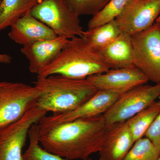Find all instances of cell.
<instances>
[{
	"label": "cell",
	"mask_w": 160,
	"mask_h": 160,
	"mask_svg": "<svg viewBox=\"0 0 160 160\" xmlns=\"http://www.w3.org/2000/svg\"><path fill=\"white\" fill-rule=\"evenodd\" d=\"M134 66L149 81L160 83V22L131 36Z\"/></svg>",
	"instance_id": "cell-6"
},
{
	"label": "cell",
	"mask_w": 160,
	"mask_h": 160,
	"mask_svg": "<svg viewBox=\"0 0 160 160\" xmlns=\"http://www.w3.org/2000/svg\"><path fill=\"white\" fill-rule=\"evenodd\" d=\"M106 129L104 115H100L39 128V141L52 153L69 160H85L99 152Z\"/></svg>",
	"instance_id": "cell-1"
},
{
	"label": "cell",
	"mask_w": 160,
	"mask_h": 160,
	"mask_svg": "<svg viewBox=\"0 0 160 160\" xmlns=\"http://www.w3.org/2000/svg\"><path fill=\"white\" fill-rule=\"evenodd\" d=\"M160 113V101H155L146 109L126 121L134 142L145 136Z\"/></svg>",
	"instance_id": "cell-18"
},
{
	"label": "cell",
	"mask_w": 160,
	"mask_h": 160,
	"mask_svg": "<svg viewBox=\"0 0 160 160\" xmlns=\"http://www.w3.org/2000/svg\"><path fill=\"white\" fill-rule=\"evenodd\" d=\"M160 14V0H129L115 19L121 31L132 36L151 27Z\"/></svg>",
	"instance_id": "cell-9"
},
{
	"label": "cell",
	"mask_w": 160,
	"mask_h": 160,
	"mask_svg": "<svg viewBox=\"0 0 160 160\" xmlns=\"http://www.w3.org/2000/svg\"><path fill=\"white\" fill-rule=\"evenodd\" d=\"M109 69L100 50L84 38L75 37L68 40L56 58L41 71L38 78L59 74L84 79Z\"/></svg>",
	"instance_id": "cell-3"
},
{
	"label": "cell",
	"mask_w": 160,
	"mask_h": 160,
	"mask_svg": "<svg viewBox=\"0 0 160 160\" xmlns=\"http://www.w3.org/2000/svg\"><path fill=\"white\" fill-rule=\"evenodd\" d=\"M40 0H2L0 4V32L11 27Z\"/></svg>",
	"instance_id": "cell-16"
},
{
	"label": "cell",
	"mask_w": 160,
	"mask_h": 160,
	"mask_svg": "<svg viewBox=\"0 0 160 160\" xmlns=\"http://www.w3.org/2000/svg\"><path fill=\"white\" fill-rule=\"evenodd\" d=\"M39 127L37 124L29 130V147L23 154L24 160H69L46 151L41 146L39 141ZM82 160H92L90 158Z\"/></svg>",
	"instance_id": "cell-19"
},
{
	"label": "cell",
	"mask_w": 160,
	"mask_h": 160,
	"mask_svg": "<svg viewBox=\"0 0 160 160\" xmlns=\"http://www.w3.org/2000/svg\"><path fill=\"white\" fill-rule=\"evenodd\" d=\"M68 40L58 37L23 46L21 51L29 61L30 72L37 75L39 74L56 58Z\"/></svg>",
	"instance_id": "cell-13"
},
{
	"label": "cell",
	"mask_w": 160,
	"mask_h": 160,
	"mask_svg": "<svg viewBox=\"0 0 160 160\" xmlns=\"http://www.w3.org/2000/svg\"><path fill=\"white\" fill-rule=\"evenodd\" d=\"M134 143L126 121L107 126L99 160H122Z\"/></svg>",
	"instance_id": "cell-12"
},
{
	"label": "cell",
	"mask_w": 160,
	"mask_h": 160,
	"mask_svg": "<svg viewBox=\"0 0 160 160\" xmlns=\"http://www.w3.org/2000/svg\"><path fill=\"white\" fill-rule=\"evenodd\" d=\"M157 160H160V155L159 156V157L158 158Z\"/></svg>",
	"instance_id": "cell-26"
},
{
	"label": "cell",
	"mask_w": 160,
	"mask_h": 160,
	"mask_svg": "<svg viewBox=\"0 0 160 160\" xmlns=\"http://www.w3.org/2000/svg\"><path fill=\"white\" fill-rule=\"evenodd\" d=\"M115 20L84 31L82 37L98 50L109 46L122 33Z\"/></svg>",
	"instance_id": "cell-17"
},
{
	"label": "cell",
	"mask_w": 160,
	"mask_h": 160,
	"mask_svg": "<svg viewBox=\"0 0 160 160\" xmlns=\"http://www.w3.org/2000/svg\"><path fill=\"white\" fill-rule=\"evenodd\" d=\"M9 37L15 42L26 46L30 43L58 37L53 31L26 12L10 27Z\"/></svg>",
	"instance_id": "cell-14"
},
{
	"label": "cell",
	"mask_w": 160,
	"mask_h": 160,
	"mask_svg": "<svg viewBox=\"0 0 160 160\" xmlns=\"http://www.w3.org/2000/svg\"><path fill=\"white\" fill-rule=\"evenodd\" d=\"M110 0H63L69 9L79 17L97 14Z\"/></svg>",
	"instance_id": "cell-22"
},
{
	"label": "cell",
	"mask_w": 160,
	"mask_h": 160,
	"mask_svg": "<svg viewBox=\"0 0 160 160\" xmlns=\"http://www.w3.org/2000/svg\"><path fill=\"white\" fill-rule=\"evenodd\" d=\"M160 96V83L140 85L122 93L103 114L107 126L127 121L155 102Z\"/></svg>",
	"instance_id": "cell-7"
},
{
	"label": "cell",
	"mask_w": 160,
	"mask_h": 160,
	"mask_svg": "<svg viewBox=\"0 0 160 160\" xmlns=\"http://www.w3.org/2000/svg\"><path fill=\"white\" fill-rule=\"evenodd\" d=\"M129 0H110L102 10L92 16L88 24V29L98 27L115 20Z\"/></svg>",
	"instance_id": "cell-20"
},
{
	"label": "cell",
	"mask_w": 160,
	"mask_h": 160,
	"mask_svg": "<svg viewBox=\"0 0 160 160\" xmlns=\"http://www.w3.org/2000/svg\"><path fill=\"white\" fill-rule=\"evenodd\" d=\"M156 22H160V15L158 17L157 19Z\"/></svg>",
	"instance_id": "cell-25"
},
{
	"label": "cell",
	"mask_w": 160,
	"mask_h": 160,
	"mask_svg": "<svg viewBox=\"0 0 160 160\" xmlns=\"http://www.w3.org/2000/svg\"><path fill=\"white\" fill-rule=\"evenodd\" d=\"M122 93L98 90L91 98L76 109L66 113L52 114L43 117L38 123L40 128L71 122L78 119L104 114Z\"/></svg>",
	"instance_id": "cell-10"
},
{
	"label": "cell",
	"mask_w": 160,
	"mask_h": 160,
	"mask_svg": "<svg viewBox=\"0 0 160 160\" xmlns=\"http://www.w3.org/2000/svg\"><path fill=\"white\" fill-rule=\"evenodd\" d=\"M145 136L154 145L160 155V113L146 132Z\"/></svg>",
	"instance_id": "cell-23"
},
{
	"label": "cell",
	"mask_w": 160,
	"mask_h": 160,
	"mask_svg": "<svg viewBox=\"0 0 160 160\" xmlns=\"http://www.w3.org/2000/svg\"><path fill=\"white\" fill-rule=\"evenodd\" d=\"M100 51L110 69L134 66L131 36L127 33L122 32L114 42Z\"/></svg>",
	"instance_id": "cell-15"
},
{
	"label": "cell",
	"mask_w": 160,
	"mask_h": 160,
	"mask_svg": "<svg viewBox=\"0 0 160 160\" xmlns=\"http://www.w3.org/2000/svg\"><path fill=\"white\" fill-rule=\"evenodd\" d=\"M12 61V58L9 55L0 53V64H10Z\"/></svg>",
	"instance_id": "cell-24"
},
{
	"label": "cell",
	"mask_w": 160,
	"mask_h": 160,
	"mask_svg": "<svg viewBox=\"0 0 160 160\" xmlns=\"http://www.w3.org/2000/svg\"><path fill=\"white\" fill-rule=\"evenodd\" d=\"M31 14L53 31L58 37L70 39L82 37L79 17L63 0H40L30 9Z\"/></svg>",
	"instance_id": "cell-5"
},
{
	"label": "cell",
	"mask_w": 160,
	"mask_h": 160,
	"mask_svg": "<svg viewBox=\"0 0 160 160\" xmlns=\"http://www.w3.org/2000/svg\"><path fill=\"white\" fill-rule=\"evenodd\" d=\"M160 155L151 141L143 137L135 142L122 160H157Z\"/></svg>",
	"instance_id": "cell-21"
},
{
	"label": "cell",
	"mask_w": 160,
	"mask_h": 160,
	"mask_svg": "<svg viewBox=\"0 0 160 160\" xmlns=\"http://www.w3.org/2000/svg\"><path fill=\"white\" fill-rule=\"evenodd\" d=\"M2 0H0V4H1V2H2Z\"/></svg>",
	"instance_id": "cell-27"
},
{
	"label": "cell",
	"mask_w": 160,
	"mask_h": 160,
	"mask_svg": "<svg viewBox=\"0 0 160 160\" xmlns=\"http://www.w3.org/2000/svg\"><path fill=\"white\" fill-rule=\"evenodd\" d=\"M33 84L40 92L37 106L53 114L76 109L99 90L87 78L77 79L59 74L38 78Z\"/></svg>",
	"instance_id": "cell-2"
},
{
	"label": "cell",
	"mask_w": 160,
	"mask_h": 160,
	"mask_svg": "<svg viewBox=\"0 0 160 160\" xmlns=\"http://www.w3.org/2000/svg\"><path fill=\"white\" fill-rule=\"evenodd\" d=\"M47 113L35 106L16 122L0 129V160H24L22 149L29 130Z\"/></svg>",
	"instance_id": "cell-8"
},
{
	"label": "cell",
	"mask_w": 160,
	"mask_h": 160,
	"mask_svg": "<svg viewBox=\"0 0 160 160\" xmlns=\"http://www.w3.org/2000/svg\"><path fill=\"white\" fill-rule=\"evenodd\" d=\"M99 90L123 93L140 85L146 84L149 80L136 67L110 69L102 73L87 78Z\"/></svg>",
	"instance_id": "cell-11"
},
{
	"label": "cell",
	"mask_w": 160,
	"mask_h": 160,
	"mask_svg": "<svg viewBox=\"0 0 160 160\" xmlns=\"http://www.w3.org/2000/svg\"><path fill=\"white\" fill-rule=\"evenodd\" d=\"M40 92L20 82H0V129L21 118L37 106Z\"/></svg>",
	"instance_id": "cell-4"
}]
</instances>
